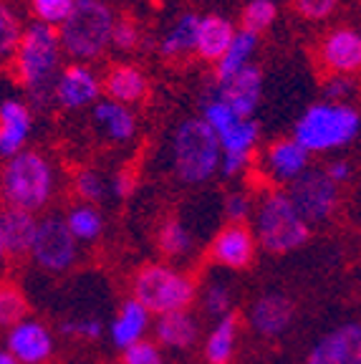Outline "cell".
I'll use <instances>...</instances> for the list:
<instances>
[{
    "mask_svg": "<svg viewBox=\"0 0 361 364\" xmlns=\"http://www.w3.org/2000/svg\"><path fill=\"white\" fill-rule=\"evenodd\" d=\"M56 175L48 157L36 149H21L6 159L0 170V195L8 208L26 213H38L53 198Z\"/></svg>",
    "mask_w": 361,
    "mask_h": 364,
    "instance_id": "obj_1",
    "label": "cell"
},
{
    "mask_svg": "<svg viewBox=\"0 0 361 364\" xmlns=\"http://www.w3.org/2000/svg\"><path fill=\"white\" fill-rule=\"evenodd\" d=\"M13 58H16L18 81L31 94V99L43 102L51 97L53 81L61 66V43H58L56 28L43 26V23L28 26L21 33Z\"/></svg>",
    "mask_w": 361,
    "mask_h": 364,
    "instance_id": "obj_2",
    "label": "cell"
},
{
    "mask_svg": "<svg viewBox=\"0 0 361 364\" xmlns=\"http://www.w3.org/2000/svg\"><path fill=\"white\" fill-rule=\"evenodd\" d=\"M359 112L349 104H313L296 122L293 139L306 152H331L346 147L359 134Z\"/></svg>",
    "mask_w": 361,
    "mask_h": 364,
    "instance_id": "obj_3",
    "label": "cell"
},
{
    "mask_svg": "<svg viewBox=\"0 0 361 364\" xmlns=\"http://www.w3.org/2000/svg\"><path fill=\"white\" fill-rule=\"evenodd\" d=\"M131 299L139 301L149 314L185 311L198 299V284L192 276L177 271L167 263H147L131 279Z\"/></svg>",
    "mask_w": 361,
    "mask_h": 364,
    "instance_id": "obj_4",
    "label": "cell"
},
{
    "mask_svg": "<svg viewBox=\"0 0 361 364\" xmlns=\"http://www.w3.org/2000/svg\"><path fill=\"white\" fill-rule=\"evenodd\" d=\"M220 142L203 119H185L172 134V167L185 185H205L220 170Z\"/></svg>",
    "mask_w": 361,
    "mask_h": 364,
    "instance_id": "obj_5",
    "label": "cell"
},
{
    "mask_svg": "<svg viewBox=\"0 0 361 364\" xmlns=\"http://www.w3.org/2000/svg\"><path fill=\"white\" fill-rule=\"evenodd\" d=\"M114 13L102 0H76L74 11L61 23L58 43L76 61H94L109 46Z\"/></svg>",
    "mask_w": 361,
    "mask_h": 364,
    "instance_id": "obj_6",
    "label": "cell"
},
{
    "mask_svg": "<svg viewBox=\"0 0 361 364\" xmlns=\"http://www.w3.org/2000/svg\"><path fill=\"white\" fill-rule=\"evenodd\" d=\"M250 230L255 235V243L276 256L298 250L311 238V228L293 210L286 190H271L260 200L255 210V225Z\"/></svg>",
    "mask_w": 361,
    "mask_h": 364,
    "instance_id": "obj_7",
    "label": "cell"
},
{
    "mask_svg": "<svg viewBox=\"0 0 361 364\" xmlns=\"http://www.w3.org/2000/svg\"><path fill=\"white\" fill-rule=\"evenodd\" d=\"M288 200L293 205V210L306 225H323L336 215L341 205V188L336 182L328 180L323 170H306L301 177H296L286 190Z\"/></svg>",
    "mask_w": 361,
    "mask_h": 364,
    "instance_id": "obj_8",
    "label": "cell"
},
{
    "mask_svg": "<svg viewBox=\"0 0 361 364\" xmlns=\"http://www.w3.org/2000/svg\"><path fill=\"white\" fill-rule=\"evenodd\" d=\"M28 256L33 258L41 271L66 273L79 258V243L71 238L61 215H45L38 218V228H36Z\"/></svg>",
    "mask_w": 361,
    "mask_h": 364,
    "instance_id": "obj_9",
    "label": "cell"
},
{
    "mask_svg": "<svg viewBox=\"0 0 361 364\" xmlns=\"http://www.w3.org/2000/svg\"><path fill=\"white\" fill-rule=\"evenodd\" d=\"M255 235L248 223H225L210 243V258L227 271H245L255 261Z\"/></svg>",
    "mask_w": 361,
    "mask_h": 364,
    "instance_id": "obj_10",
    "label": "cell"
},
{
    "mask_svg": "<svg viewBox=\"0 0 361 364\" xmlns=\"http://www.w3.org/2000/svg\"><path fill=\"white\" fill-rule=\"evenodd\" d=\"M296 318V304L291 301V296L281 294V291H268L260 294L248 309V324L263 339H276L283 336Z\"/></svg>",
    "mask_w": 361,
    "mask_h": 364,
    "instance_id": "obj_11",
    "label": "cell"
},
{
    "mask_svg": "<svg viewBox=\"0 0 361 364\" xmlns=\"http://www.w3.org/2000/svg\"><path fill=\"white\" fill-rule=\"evenodd\" d=\"M318 61L331 76H351L361 66V36L356 28L339 26L328 31L318 46Z\"/></svg>",
    "mask_w": 361,
    "mask_h": 364,
    "instance_id": "obj_12",
    "label": "cell"
},
{
    "mask_svg": "<svg viewBox=\"0 0 361 364\" xmlns=\"http://www.w3.org/2000/svg\"><path fill=\"white\" fill-rule=\"evenodd\" d=\"M306 364H361L359 321H349L323 334L306 354Z\"/></svg>",
    "mask_w": 361,
    "mask_h": 364,
    "instance_id": "obj_13",
    "label": "cell"
},
{
    "mask_svg": "<svg viewBox=\"0 0 361 364\" xmlns=\"http://www.w3.org/2000/svg\"><path fill=\"white\" fill-rule=\"evenodd\" d=\"M8 354L18 364H43L53 354V334L51 329L36 318H23L8 329Z\"/></svg>",
    "mask_w": 361,
    "mask_h": 364,
    "instance_id": "obj_14",
    "label": "cell"
},
{
    "mask_svg": "<svg viewBox=\"0 0 361 364\" xmlns=\"http://www.w3.org/2000/svg\"><path fill=\"white\" fill-rule=\"evenodd\" d=\"M99 94H102V81L84 63H71L58 71L51 91V97L63 109H84L89 104H96Z\"/></svg>",
    "mask_w": 361,
    "mask_h": 364,
    "instance_id": "obj_15",
    "label": "cell"
},
{
    "mask_svg": "<svg viewBox=\"0 0 361 364\" xmlns=\"http://www.w3.org/2000/svg\"><path fill=\"white\" fill-rule=\"evenodd\" d=\"M260 97H263V74L258 66H245L237 71L225 84H217V97L232 109L237 119H253V112L258 109Z\"/></svg>",
    "mask_w": 361,
    "mask_h": 364,
    "instance_id": "obj_16",
    "label": "cell"
},
{
    "mask_svg": "<svg viewBox=\"0 0 361 364\" xmlns=\"http://www.w3.org/2000/svg\"><path fill=\"white\" fill-rule=\"evenodd\" d=\"M308 157L311 154L296 142L293 136H283L266 149L263 165H266V172L273 182L291 185L296 177H301L308 170Z\"/></svg>",
    "mask_w": 361,
    "mask_h": 364,
    "instance_id": "obj_17",
    "label": "cell"
},
{
    "mask_svg": "<svg viewBox=\"0 0 361 364\" xmlns=\"http://www.w3.org/2000/svg\"><path fill=\"white\" fill-rule=\"evenodd\" d=\"M200 336V321L198 316L185 309V311L162 314L154 321V344L159 349H172V352H185L195 347Z\"/></svg>",
    "mask_w": 361,
    "mask_h": 364,
    "instance_id": "obj_18",
    "label": "cell"
},
{
    "mask_svg": "<svg viewBox=\"0 0 361 364\" xmlns=\"http://www.w3.org/2000/svg\"><path fill=\"white\" fill-rule=\"evenodd\" d=\"M33 129L31 109L16 99L0 104V157H13L26 147V139Z\"/></svg>",
    "mask_w": 361,
    "mask_h": 364,
    "instance_id": "obj_19",
    "label": "cell"
},
{
    "mask_svg": "<svg viewBox=\"0 0 361 364\" xmlns=\"http://www.w3.org/2000/svg\"><path fill=\"white\" fill-rule=\"evenodd\" d=\"M102 89L107 91V97L117 104H136L147 97L149 91V76L134 63H117L107 71Z\"/></svg>",
    "mask_w": 361,
    "mask_h": 364,
    "instance_id": "obj_20",
    "label": "cell"
},
{
    "mask_svg": "<svg viewBox=\"0 0 361 364\" xmlns=\"http://www.w3.org/2000/svg\"><path fill=\"white\" fill-rule=\"evenodd\" d=\"M152 326V314L141 306L134 299H126L119 306L117 316L112 318V326H109V336H112L114 347H119L124 352L126 347L136 344V341L144 339V334Z\"/></svg>",
    "mask_w": 361,
    "mask_h": 364,
    "instance_id": "obj_21",
    "label": "cell"
},
{
    "mask_svg": "<svg viewBox=\"0 0 361 364\" xmlns=\"http://www.w3.org/2000/svg\"><path fill=\"white\" fill-rule=\"evenodd\" d=\"M235 26L222 16H205L200 18L198 26V38H195V51L203 61L217 63L222 53L227 51V46L235 38Z\"/></svg>",
    "mask_w": 361,
    "mask_h": 364,
    "instance_id": "obj_22",
    "label": "cell"
},
{
    "mask_svg": "<svg viewBox=\"0 0 361 364\" xmlns=\"http://www.w3.org/2000/svg\"><path fill=\"white\" fill-rule=\"evenodd\" d=\"M0 223H3V248H6V256H28L36 228H38V218L33 213L8 208L6 213H0Z\"/></svg>",
    "mask_w": 361,
    "mask_h": 364,
    "instance_id": "obj_23",
    "label": "cell"
},
{
    "mask_svg": "<svg viewBox=\"0 0 361 364\" xmlns=\"http://www.w3.org/2000/svg\"><path fill=\"white\" fill-rule=\"evenodd\" d=\"M94 122L102 134L112 142H129L136 132V117L129 107L117 104L112 99H102L94 104Z\"/></svg>",
    "mask_w": 361,
    "mask_h": 364,
    "instance_id": "obj_24",
    "label": "cell"
},
{
    "mask_svg": "<svg viewBox=\"0 0 361 364\" xmlns=\"http://www.w3.org/2000/svg\"><path fill=\"white\" fill-rule=\"evenodd\" d=\"M237 334H240V318L237 314L217 318L205 339V359L208 364H230L237 347Z\"/></svg>",
    "mask_w": 361,
    "mask_h": 364,
    "instance_id": "obj_25",
    "label": "cell"
},
{
    "mask_svg": "<svg viewBox=\"0 0 361 364\" xmlns=\"http://www.w3.org/2000/svg\"><path fill=\"white\" fill-rule=\"evenodd\" d=\"M255 48H258V36L248 33V31H235V38L227 46V51L222 53V58L215 63V79L217 84H225L227 79L243 71L245 66H250Z\"/></svg>",
    "mask_w": 361,
    "mask_h": 364,
    "instance_id": "obj_26",
    "label": "cell"
},
{
    "mask_svg": "<svg viewBox=\"0 0 361 364\" xmlns=\"http://www.w3.org/2000/svg\"><path fill=\"white\" fill-rule=\"evenodd\" d=\"M258 132H260V127L255 119H237L232 127H227L222 134H217L222 157L250 159L255 142H258Z\"/></svg>",
    "mask_w": 361,
    "mask_h": 364,
    "instance_id": "obj_27",
    "label": "cell"
},
{
    "mask_svg": "<svg viewBox=\"0 0 361 364\" xmlns=\"http://www.w3.org/2000/svg\"><path fill=\"white\" fill-rule=\"evenodd\" d=\"M63 223H66L68 233H71V238H74L76 243H94V240H99L104 233L102 213L96 210L94 205H86V203L74 205V208L66 213Z\"/></svg>",
    "mask_w": 361,
    "mask_h": 364,
    "instance_id": "obj_28",
    "label": "cell"
},
{
    "mask_svg": "<svg viewBox=\"0 0 361 364\" xmlns=\"http://www.w3.org/2000/svg\"><path fill=\"white\" fill-rule=\"evenodd\" d=\"M198 26L200 16L198 13H182L177 18V23L170 28V33L164 36L162 43H159V51L164 58H175L182 53L195 51V38H198Z\"/></svg>",
    "mask_w": 361,
    "mask_h": 364,
    "instance_id": "obj_29",
    "label": "cell"
},
{
    "mask_svg": "<svg viewBox=\"0 0 361 364\" xmlns=\"http://www.w3.org/2000/svg\"><path fill=\"white\" fill-rule=\"evenodd\" d=\"M195 245V238L187 230L185 223L164 220L157 233V248L164 258H185Z\"/></svg>",
    "mask_w": 361,
    "mask_h": 364,
    "instance_id": "obj_30",
    "label": "cell"
},
{
    "mask_svg": "<svg viewBox=\"0 0 361 364\" xmlns=\"http://www.w3.org/2000/svg\"><path fill=\"white\" fill-rule=\"evenodd\" d=\"M278 8L273 0H250L240 11V31H248L253 36H260L276 23Z\"/></svg>",
    "mask_w": 361,
    "mask_h": 364,
    "instance_id": "obj_31",
    "label": "cell"
},
{
    "mask_svg": "<svg viewBox=\"0 0 361 364\" xmlns=\"http://www.w3.org/2000/svg\"><path fill=\"white\" fill-rule=\"evenodd\" d=\"M26 314H28V301L23 291L8 281H0V326L11 329L26 318Z\"/></svg>",
    "mask_w": 361,
    "mask_h": 364,
    "instance_id": "obj_32",
    "label": "cell"
},
{
    "mask_svg": "<svg viewBox=\"0 0 361 364\" xmlns=\"http://www.w3.org/2000/svg\"><path fill=\"white\" fill-rule=\"evenodd\" d=\"M21 21H18L16 11H13L8 3L0 0V61H8V58L16 53L18 41H21Z\"/></svg>",
    "mask_w": 361,
    "mask_h": 364,
    "instance_id": "obj_33",
    "label": "cell"
},
{
    "mask_svg": "<svg viewBox=\"0 0 361 364\" xmlns=\"http://www.w3.org/2000/svg\"><path fill=\"white\" fill-rule=\"evenodd\" d=\"M203 311L212 318H222L232 314V289L222 281H212L203 291Z\"/></svg>",
    "mask_w": 361,
    "mask_h": 364,
    "instance_id": "obj_34",
    "label": "cell"
},
{
    "mask_svg": "<svg viewBox=\"0 0 361 364\" xmlns=\"http://www.w3.org/2000/svg\"><path fill=\"white\" fill-rule=\"evenodd\" d=\"M33 13L38 18V23L43 26H61L68 18V13L74 11L76 0H31Z\"/></svg>",
    "mask_w": 361,
    "mask_h": 364,
    "instance_id": "obj_35",
    "label": "cell"
},
{
    "mask_svg": "<svg viewBox=\"0 0 361 364\" xmlns=\"http://www.w3.org/2000/svg\"><path fill=\"white\" fill-rule=\"evenodd\" d=\"M74 190L79 195V200H84L86 205H94L104 198L107 185H104V177L96 170H81L74 180Z\"/></svg>",
    "mask_w": 361,
    "mask_h": 364,
    "instance_id": "obj_36",
    "label": "cell"
},
{
    "mask_svg": "<svg viewBox=\"0 0 361 364\" xmlns=\"http://www.w3.org/2000/svg\"><path fill=\"white\" fill-rule=\"evenodd\" d=\"M139 43V28L131 18H114L112 36H109V46H114L117 51H134Z\"/></svg>",
    "mask_w": 361,
    "mask_h": 364,
    "instance_id": "obj_37",
    "label": "cell"
},
{
    "mask_svg": "<svg viewBox=\"0 0 361 364\" xmlns=\"http://www.w3.org/2000/svg\"><path fill=\"white\" fill-rule=\"evenodd\" d=\"M203 122L210 127V129L215 132V136L222 134V132L227 129V127H232L237 122V117L232 114V109L227 107L225 102H220V99H212V102L205 104V117Z\"/></svg>",
    "mask_w": 361,
    "mask_h": 364,
    "instance_id": "obj_38",
    "label": "cell"
},
{
    "mask_svg": "<svg viewBox=\"0 0 361 364\" xmlns=\"http://www.w3.org/2000/svg\"><path fill=\"white\" fill-rule=\"evenodd\" d=\"M61 334L66 336H74V339H102L104 334V321L96 316H89V318H68L61 324Z\"/></svg>",
    "mask_w": 361,
    "mask_h": 364,
    "instance_id": "obj_39",
    "label": "cell"
},
{
    "mask_svg": "<svg viewBox=\"0 0 361 364\" xmlns=\"http://www.w3.org/2000/svg\"><path fill=\"white\" fill-rule=\"evenodd\" d=\"M122 364H164V357H162V349L154 341L141 339L124 349Z\"/></svg>",
    "mask_w": 361,
    "mask_h": 364,
    "instance_id": "obj_40",
    "label": "cell"
},
{
    "mask_svg": "<svg viewBox=\"0 0 361 364\" xmlns=\"http://www.w3.org/2000/svg\"><path fill=\"white\" fill-rule=\"evenodd\" d=\"M339 0H293V11L298 13L303 21H326L336 13Z\"/></svg>",
    "mask_w": 361,
    "mask_h": 364,
    "instance_id": "obj_41",
    "label": "cell"
},
{
    "mask_svg": "<svg viewBox=\"0 0 361 364\" xmlns=\"http://www.w3.org/2000/svg\"><path fill=\"white\" fill-rule=\"evenodd\" d=\"M253 210V203H250V195L245 193H232L225 198V215L230 223H245Z\"/></svg>",
    "mask_w": 361,
    "mask_h": 364,
    "instance_id": "obj_42",
    "label": "cell"
},
{
    "mask_svg": "<svg viewBox=\"0 0 361 364\" xmlns=\"http://www.w3.org/2000/svg\"><path fill=\"white\" fill-rule=\"evenodd\" d=\"M134 185H136V180H134V175H131L129 170H119L117 175H114V180H112V193L117 195V198L126 200L131 193H134Z\"/></svg>",
    "mask_w": 361,
    "mask_h": 364,
    "instance_id": "obj_43",
    "label": "cell"
},
{
    "mask_svg": "<svg viewBox=\"0 0 361 364\" xmlns=\"http://www.w3.org/2000/svg\"><path fill=\"white\" fill-rule=\"evenodd\" d=\"M351 89V81L346 76H331L326 84V97L331 99V104H341L339 99H346Z\"/></svg>",
    "mask_w": 361,
    "mask_h": 364,
    "instance_id": "obj_44",
    "label": "cell"
},
{
    "mask_svg": "<svg viewBox=\"0 0 361 364\" xmlns=\"http://www.w3.org/2000/svg\"><path fill=\"white\" fill-rule=\"evenodd\" d=\"M328 175V180L331 182H336V185H344V182H349L351 180V165L349 162H344V159H336V162H331V165L323 170Z\"/></svg>",
    "mask_w": 361,
    "mask_h": 364,
    "instance_id": "obj_45",
    "label": "cell"
},
{
    "mask_svg": "<svg viewBox=\"0 0 361 364\" xmlns=\"http://www.w3.org/2000/svg\"><path fill=\"white\" fill-rule=\"evenodd\" d=\"M0 364H18V362L6 352V349H0Z\"/></svg>",
    "mask_w": 361,
    "mask_h": 364,
    "instance_id": "obj_46",
    "label": "cell"
},
{
    "mask_svg": "<svg viewBox=\"0 0 361 364\" xmlns=\"http://www.w3.org/2000/svg\"><path fill=\"white\" fill-rule=\"evenodd\" d=\"M6 258V248H3V223H0V263Z\"/></svg>",
    "mask_w": 361,
    "mask_h": 364,
    "instance_id": "obj_47",
    "label": "cell"
}]
</instances>
